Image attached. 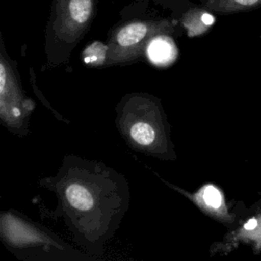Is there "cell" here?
Instances as JSON below:
<instances>
[{"label":"cell","mask_w":261,"mask_h":261,"mask_svg":"<svg viewBox=\"0 0 261 261\" xmlns=\"http://www.w3.org/2000/svg\"><path fill=\"white\" fill-rule=\"evenodd\" d=\"M215 22V16L207 10L196 9L188 16L184 23L188 30L189 36H198L206 32Z\"/></svg>","instance_id":"obj_9"},{"label":"cell","mask_w":261,"mask_h":261,"mask_svg":"<svg viewBox=\"0 0 261 261\" xmlns=\"http://www.w3.org/2000/svg\"><path fill=\"white\" fill-rule=\"evenodd\" d=\"M205 5L212 11L227 14L261 8V0H205Z\"/></svg>","instance_id":"obj_8"},{"label":"cell","mask_w":261,"mask_h":261,"mask_svg":"<svg viewBox=\"0 0 261 261\" xmlns=\"http://www.w3.org/2000/svg\"><path fill=\"white\" fill-rule=\"evenodd\" d=\"M0 239L6 249L20 260H95L88 253L64 242L49 228L14 210L1 212Z\"/></svg>","instance_id":"obj_3"},{"label":"cell","mask_w":261,"mask_h":261,"mask_svg":"<svg viewBox=\"0 0 261 261\" xmlns=\"http://www.w3.org/2000/svg\"><path fill=\"white\" fill-rule=\"evenodd\" d=\"M94 14V0H60L56 15L46 33L48 66L68 62L70 53L83 38Z\"/></svg>","instance_id":"obj_4"},{"label":"cell","mask_w":261,"mask_h":261,"mask_svg":"<svg viewBox=\"0 0 261 261\" xmlns=\"http://www.w3.org/2000/svg\"><path fill=\"white\" fill-rule=\"evenodd\" d=\"M256 226H257V220L254 219V218L248 220V221L244 224V228L247 229V230H252V229H254Z\"/></svg>","instance_id":"obj_11"},{"label":"cell","mask_w":261,"mask_h":261,"mask_svg":"<svg viewBox=\"0 0 261 261\" xmlns=\"http://www.w3.org/2000/svg\"><path fill=\"white\" fill-rule=\"evenodd\" d=\"M178 51L173 40L166 36L157 34L147 43L144 56L147 60L157 67H166L172 64L177 58Z\"/></svg>","instance_id":"obj_7"},{"label":"cell","mask_w":261,"mask_h":261,"mask_svg":"<svg viewBox=\"0 0 261 261\" xmlns=\"http://www.w3.org/2000/svg\"><path fill=\"white\" fill-rule=\"evenodd\" d=\"M40 185L57 198L56 209L47 214L64 223L76 246L101 257L129 207L125 177L101 161L67 155L57 173Z\"/></svg>","instance_id":"obj_1"},{"label":"cell","mask_w":261,"mask_h":261,"mask_svg":"<svg viewBox=\"0 0 261 261\" xmlns=\"http://www.w3.org/2000/svg\"><path fill=\"white\" fill-rule=\"evenodd\" d=\"M163 31V25L146 21H132L117 28L108 42L107 64H127L144 55L148 41Z\"/></svg>","instance_id":"obj_6"},{"label":"cell","mask_w":261,"mask_h":261,"mask_svg":"<svg viewBox=\"0 0 261 261\" xmlns=\"http://www.w3.org/2000/svg\"><path fill=\"white\" fill-rule=\"evenodd\" d=\"M107 56H108V45L98 41L88 45L82 54L85 64L89 66H94V67L106 66Z\"/></svg>","instance_id":"obj_10"},{"label":"cell","mask_w":261,"mask_h":261,"mask_svg":"<svg viewBox=\"0 0 261 261\" xmlns=\"http://www.w3.org/2000/svg\"><path fill=\"white\" fill-rule=\"evenodd\" d=\"M35 102L25 96L16 62L11 60L1 44L0 55V120L11 133L28 134Z\"/></svg>","instance_id":"obj_5"},{"label":"cell","mask_w":261,"mask_h":261,"mask_svg":"<svg viewBox=\"0 0 261 261\" xmlns=\"http://www.w3.org/2000/svg\"><path fill=\"white\" fill-rule=\"evenodd\" d=\"M114 110L115 124L130 148L162 160L176 158L170 124L159 98L148 93H129Z\"/></svg>","instance_id":"obj_2"}]
</instances>
